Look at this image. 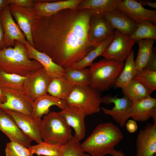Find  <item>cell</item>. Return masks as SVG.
<instances>
[{
	"label": "cell",
	"mask_w": 156,
	"mask_h": 156,
	"mask_svg": "<svg viewBox=\"0 0 156 156\" xmlns=\"http://www.w3.org/2000/svg\"><path fill=\"white\" fill-rule=\"evenodd\" d=\"M0 130L10 141L20 144L28 148L32 141L19 128L10 115L0 109Z\"/></svg>",
	"instance_id": "obj_14"
},
{
	"label": "cell",
	"mask_w": 156,
	"mask_h": 156,
	"mask_svg": "<svg viewBox=\"0 0 156 156\" xmlns=\"http://www.w3.org/2000/svg\"><path fill=\"white\" fill-rule=\"evenodd\" d=\"M25 44L29 58L35 60L41 64L46 74L51 78L64 76L65 69L54 62L46 54L36 50L27 40Z\"/></svg>",
	"instance_id": "obj_20"
},
{
	"label": "cell",
	"mask_w": 156,
	"mask_h": 156,
	"mask_svg": "<svg viewBox=\"0 0 156 156\" xmlns=\"http://www.w3.org/2000/svg\"><path fill=\"white\" fill-rule=\"evenodd\" d=\"M26 77L8 73L0 69V87L24 89Z\"/></svg>",
	"instance_id": "obj_34"
},
{
	"label": "cell",
	"mask_w": 156,
	"mask_h": 156,
	"mask_svg": "<svg viewBox=\"0 0 156 156\" xmlns=\"http://www.w3.org/2000/svg\"><path fill=\"white\" fill-rule=\"evenodd\" d=\"M51 79L42 68L31 72L26 77L24 89L34 101L38 97L47 93V89Z\"/></svg>",
	"instance_id": "obj_11"
},
{
	"label": "cell",
	"mask_w": 156,
	"mask_h": 156,
	"mask_svg": "<svg viewBox=\"0 0 156 156\" xmlns=\"http://www.w3.org/2000/svg\"><path fill=\"white\" fill-rule=\"evenodd\" d=\"M155 40L147 39L136 41L138 46L137 55L135 61L137 70L144 68L146 66L153 52Z\"/></svg>",
	"instance_id": "obj_28"
},
{
	"label": "cell",
	"mask_w": 156,
	"mask_h": 156,
	"mask_svg": "<svg viewBox=\"0 0 156 156\" xmlns=\"http://www.w3.org/2000/svg\"><path fill=\"white\" fill-rule=\"evenodd\" d=\"M114 37L102 55L105 59L122 62L132 50L135 41L129 36L117 30L114 31Z\"/></svg>",
	"instance_id": "obj_8"
},
{
	"label": "cell",
	"mask_w": 156,
	"mask_h": 156,
	"mask_svg": "<svg viewBox=\"0 0 156 156\" xmlns=\"http://www.w3.org/2000/svg\"><path fill=\"white\" fill-rule=\"evenodd\" d=\"M125 126L127 130L130 133L135 132L138 129L137 123L136 121L133 120H128L125 123Z\"/></svg>",
	"instance_id": "obj_39"
},
{
	"label": "cell",
	"mask_w": 156,
	"mask_h": 156,
	"mask_svg": "<svg viewBox=\"0 0 156 156\" xmlns=\"http://www.w3.org/2000/svg\"><path fill=\"white\" fill-rule=\"evenodd\" d=\"M5 48L4 34L0 17V51Z\"/></svg>",
	"instance_id": "obj_40"
},
{
	"label": "cell",
	"mask_w": 156,
	"mask_h": 156,
	"mask_svg": "<svg viewBox=\"0 0 156 156\" xmlns=\"http://www.w3.org/2000/svg\"><path fill=\"white\" fill-rule=\"evenodd\" d=\"M5 153L6 156H33L34 154L29 148L12 141L7 144Z\"/></svg>",
	"instance_id": "obj_35"
},
{
	"label": "cell",
	"mask_w": 156,
	"mask_h": 156,
	"mask_svg": "<svg viewBox=\"0 0 156 156\" xmlns=\"http://www.w3.org/2000/svg\"><path fill=\"white\" fill-rule=\"evenodd\" d=\"M119 0H82L76 9L104 13L116 9Z\"/></svg>",
	"instance_id": "obj_26"
},
{
	"label": "cell",
	"mask_w": 156,
	"mask_h": 156,
	"mask_svg": "<svg viewBox=\"0 0 156 156\" xmlns=\"http://www.w3.org/2000/svg\"><path fill=\"white\" fill-rule=\"evenodd\" d=\"M124 65V62L105 58L93 63L89 68L91 75L90 86L99 92L109 90L115 85Z\"/></svg>",
	"instance_id": "obj_5"
},
{
	"label": "cell",
	"mask_w": 156,
	"mask_h": 156,
	"mask_svg": "<svg viewBox=\"0 0 156 156\" xmlns=\"http://www.w3.org/2000/svg\"><path fill=\"white\" fill-rule=\"evenodd\" d=\"M106 21L114 29L127 36L132 34L137 24L123 13L116 9L103 14Z\"/></svg>",
	"instance_id": "obj_21"
},
{
	"label": "cell",
	"mask_w": 156,
	"mask_h": 156,
	"mask_svg": "<svg viewBox=\"0 0 156 156\" xmlns=\"http://www.w3.org/2000/svg\"><path fill=\"white\" fill-rule=\"evenodd\" d=\"M123 134L117 126L111 122L98 125L81 144V148L91 156H104L123 139Z\"/></svg>",
	"instance_id": "obj_2"
},
{
	"label": "cell",
	"mask_w": 156,
	"mask_h": 156,
	"mask_svg": "<svg viewBox=\"0 0 156 156\" xmlns=\"http://www.w3.org/2000/svg\"><path fill=\"white\" fill-rule=\"evenodd\" d=\"M67 124L74 130V137L80 141L85 137L86 126L84 119L86 117L81 108L68 105L59 112Z\"/></svg>",
	"instance_id": "obj_18"
},
{
	"label": "cell",
	"mask_w": 156,
	"mask_h": 156,
	"mask_svg": "<svg viewBox=\"0 0 156 156\" xmlns=\"http://www.w3.org/2000/svg\"><path fill=\"white\" fill-rule=\"evenodd\" d=\"M143 69L149 71H156V54L154 48L150 58Z\"/></svg>",
	"instance_id": "obj_38"
},
{
	"label": "cell",
	"mask_w": 156,
	"mask_h": 156,
	"mask_svg": "<svg viewBox=\"0 0 156 156\" xmlns=\"http://www.w3.org/2000/svg\"><path fill=\"white\" fill-rule=\"evenodd\" d=\"M9 4L8 0H0V16L5 8Z\"/></svg>",
	"instance_id": "obj_43"
},
{
	"label": "cell",
	"mask_w": 156,
	"mask_h": 156,
	"mask_svg": "<svg viewBox=\"0 0 156 156\" xmlns=\"http://www.w3.org/2000/svg\"><path fill=\"white\" fill-rule=\"evenodd\" d=\"M139 2L143 6L147 5L156 9V3L151 0H140Z\"/></svg>",
	"instance_id": "obj_41"
},
{
	"label": "cell",
	"mask_w": 156,
	"mask_h": 156,
	"mask_svg": "<svg viewBox=\"0 0 156 156\" xmlns=\"http://www.w3.org/2000/svg\"><path fill=\"white\" fill-rule=\"evenodd\" d=\"M116 9L126 14L137 24L145 21L156 24V10L146 9L137 1L119 0Z\"/></svg>",
	"instance_id": "obj_10"
},
{
	"label": "cell",
	"mask_w": 156,
	"mask_h": 156,
	"mask_svg": "<svg viewBox=\"0 0 156 156\" xmlns=\"http://www.w3.org/2000/svg\"><path fill=\"white\" fill-rule=\"evenodd\" d=\"M82 156H91L90 155L88 154H87L85 153H84Z\"/></svg>",
	"instance_id": "obj_46"
},
{
	"label": "cell",
	"mask_w": 156,
	"mask_h": 156,
	"mask_svg": "<svg viewBox=\"0 0 156 156\" xmlns=\"http://www.w3.org/2000/svg\"><path fill=\"white\" fill-rule=\"evenodd\" d=\"M92 12L67 9L36 18L32 27L34 48L64 69L82 59L96 46L90 38Z\"/></svg>",
	"instance_id": "obj_1"
},
{
	"label": "cell",
	"mask_w": 156,
	"mask_h": 156,
	"mask_svg": "<svg viewBox=\"0 0 156 156\" xmlns=\"http://www.w3.org/2000/svg\"><path fill=\"white\" fill-rule=\"evenodd\" d=\"M36 156H43V155H37Z\"/></svg>",
	"instance_id": "obj_48"
},
{
	"label": "cell",
	"mask_w": 156,
	"mask_h": 156,
	"mask_svg": "<svg viewBox=\"0 0 156 156\" xmlns=\"http://www.w3.org/2000/svg\"><path fill=\"white\" fill-rule=\"evenodd\" d=\"M43 141L63 145L74 138L70 127L59 112L51 111L41 119L40 128Z\"/></svg>",
	"instance_id": "obj_4"
},
{
	"label": "cell",
	"mask_w": 156,
	"mask_h": 156,
	"mask_svg": "<svg viewBox=\"0 0 156 156\" xmlns=\"http://www.w3.org/2000/svg\"><path fill=\"white\" fill-rule=\"evenodd\" d=\"M0 17L4 32L5 48L14 46L17 40L25 44L27 41L25 35L13 19L9 5L5 8Z\"/></svg>",
	"instance_id": "obj_12"
},
{
	"label": "cell",
	"mask_w": 156,
	"mask_h": 156,
	"mask_svg": "<svg viewBox=\"0 0 156 156\" xmlns=\"http://www.w3.org/2000/svg\"><path fill=\"white\" fill-rule=\"evenodd\" d=\"M102 103L106 104L113 103L114 106L111 109L100 107L103 113L111 116L122 127L127 120L131 117V108L132 103L126 96L122 98L117 96L107 95L101 97Z\"/></svg>",
	"instance_id": "obj_9"
},
{
	"label": "cell",
	"mask_w": 156,
	"mask_h": 156,
	"mask_svg": "<svg viewBox=\"0 0 156 156\" xmlns=\"http://www.w3.org/2000/svg\"><path fill=\"white\" fill-rule=\"evenodd\" d=\"M152 156H156V153L155 154H154Z\"/></svg>",
	"instance_id": "obj_47"
},
{
	"label": "cell",
	"mask_w": 156,
	"mask_h": 156,
	"mask_svg": "<svg viewBox=\"0 0 156 156\" xmlns=\"http://www.w3.org/2000/svg\"><path fill=\"white\" fill-rule=\"evenodd\" d=\"M135 42L137 40L147 39H156V26L151 22L145 21L137 24L133 32L129 36Z\"/></svg>",
	"instance_id": "obj_32"
},
{
	"label": "cell",
	"mask_w": 156,
	"mask_h": 156,
	"mask_svg": "<svg viewBox=\"0 0 156 156\" xmlns=\"http://www.w3.org/2000/svg\"><path fill=\"white\" fill-rule=\"evenodd\" d=\"M64 76L74 86L84 87L90 84L91 75L89 68H68L65 69Z\"/></svg>",
	"instance_id": "obj_27"
},
{
	"label": "cell",
	"mask_w": 156,
	"mask_h": 156,
	"mask_svg": "<svg viewBox=\"0 0 156 156\" xmlns=\"http://www.w3.org/2000/svg\"><path fill=\"white\" fill-rule=\"evenodd\" d=\"M89 26L90 38L95 46L113 33L114 31L105 20L103 14L100 13L92 12Z\"/></svg>",
	"instance_id": "obj_17"
},
{
	"label": "cell",
	"mask_w": 156,
	"mask_h": 156,
	"mask_svg": "<svg viewBox=\"0 0 156 156\" xmlns=\"http://www.w3.org/2000/svg\"><path fill=\"white\" fill-rule=\"evenodd\" d=\"M114 32L90 51L82 59L71 65L69 68L81 69L90 66L97 57L102 56L107 47L112 40Z\"/></svg>",
	"instance_id": "obj_25"
},
{
	"label": "cell",
	"mask_w": 156,
	"mask_h": 156,
	"mask_svg": "<svg viewBox=\"0 0 156 156\" xmlns=\"http://www.w3.org/2000/svg\"><path fill=\"white\" fill-rule=\"evenodd\" d=\"M11 14L15 19L17 24L22 31L26 39L34 47L32 27L35 16L31 8L20 7L14 4H9Z\"/></svg>",
	"instance_id": "obj_16"
},
{
	"label": "cell",
	"mask_w": 156,
	"mask_h": 156,
	"mask_svg": "<svg viewBox=\"0 0 156 156\" xmlns=\"http://www.w3.org/2000/svg\"><path fill=\"white\" fill-rule=\"evenodd\" d=\"M151 117H152L154 120L153 125L156 126V107H154L152 110Z\"/></svg>",
	"instance_id": "obj_45"
},
{
	"label": "cell",
	"mask_w": 156,
	"mask_h": 156,
	"mask_svg": "<svg viewBox=\"0 0 156 156\" xmlns=\"http://www.w3.org/2000/svg\"><path fill=\"white\" fill-rule=\"evenodd\" d=\"M82 0H56L35 3L32 10L36 18L51 16L62 10L76 9Z\"/></svg>",
	"instance_id": "obj_19"
},
{
	"label": "cell",
	"mask_w": 156,
	"mask_h": 156,
	"mask_svg": "<svg viewBox=\"0 0 156 156\" xmlns=\"http://www.w3.org/2000/svg\"><path fill=\"white\" fill-rule=\"evenodd\" d=\"M0 87L6 99L5 102L0 104V109L16 111L31 116L34 101L24 89Z\"/></svg>",
	"instance_id": "obj_7"
},
{
	"label": "cell",
	"mask_w": 156,
	"mask_h": 156,
	"mask_svg": "<svg viewBox=\"0 0 156 156\" xmlns=\"http://www.w3.org/2000/svg\"><path fill=\"white\" fill-rule=\"evenodd\" d=\"M56 105L61 110L67 106L66 102L47 93L36 98L34 101L31 116L35 118L41 119L50 112V107Z\"/></svg>",
	"instance_id": "obj_22"
},
{
	"label": "cell",
	"mask_w": 156,
	"mask_h": 156,
	"mask_svg": "<svg viewBox=\"0 0 156 156\" xmlns=\"http://www.w3.org/2000/svg\"><path fill=\"white\" fill-rule=\"evenodd\" d=\"M12 118L19 128L31 140L39 143L43 141L40 128L41 119L11 110H5Z\"/></svg>",
	"instance_id": "obj_13"
},
{
	"label": "cell",
	"mask_w": 156,
	"mask_h": 156,
	"mask_svg": "<svg viewBox=\"0 0 156 156\" xmlns=\"http://www.w3.org/2000/svg\"><path fill=\"white\" fill-rule=\"evenodd\" d=\"M136 144L135 156H152L156 153V126L148 123L140 129Z\"/></svg>",
	"instance_id": "obj_15"
},
{
	"label": "cell",
	"mask_w": 156,
	"mask_h": 156,
	"mask_svg": "<svg viewBox=\"0 0 156 156\" xmlns=\"http://www.w3.org/2000/svg\"><path fill=\"white\" fill-rule=\"evenodd\" d=\"M74 86L64 76L52 79L47 92L49 95L66 101Z\"/></svg>",
	"instance_id": "obj_24"
},
{
	"label": "cell",
	"mask_w": 156,
	"mask_h": 156,
	"mask_svg": "<svg viewBox=\"0 0 156 156\" xmlns=\"http://www.w3.org/2000/svg\"><path fill=\"white\" fill-rule=\"evenodd\" d=\"M121 89L124 95L127 96L132 103L141 100L151 96L145 87L134 79Z\"/></svg>",
	"instance_id": "obj_30"
},
{
	"label": "cell",
	"mask_w": 156,
	"mask_h": 156,
	"mask_svg": "<svg viewBox=\"0 0 156 156\" xmlns=\"http://www.w3.org/2000/svg\"><path fill=\"white\" fill-rule=\"evenodd\" d=\"M133 79L141 83L151 94L156 90V71L137 70Z\"/></svg>",
	"instance_id": "obj_33"
},
{
	"label": "cell",
	"mask_w": 156,
	"mask_h": 156,
	"mask_svg": "<svg viewBox=\"0 0 156 156\" xmlns=\"http://www.w3.org/2000/svg\"><path fill=\"white\" fill-rule=\"evenodd\" d=\"M79 142L74 137L63 144L62 156H82L84 152Z\"/></svg>",
	"instance_id": "obj_36"
},
{
	"label": "cell",
	"mask_w": 156,
	"mask_h": 156,
	"mask_svg": "<svg viewBox=\"0 0 156 156\" xmlns=\"http://www.w3.org/2000/svg\"><path fill=\"white\" fill-rule=\"evenodd\" d=\"M42 68L38 62L29 58L25 44L19 41L0 51V69L6 73L26 77Z\"/></svg>",
	"instance_id": "obj_3"
},
{
	"label": "cell",
	"mask_w": 156,
	"mask_h": 156,
	"mask_svg": "<svg viewBox=\"0 0 156 156\" xmlns=\"http://www.w3.org/2000/svg\"><path fill=\"white\" fill-rule=\"evenodd\" d=\"M33 154L38 155L62 156V145L52 144L44 141L28 148Z\"/></svg>",
	"instance_id": "obj_31"
},
{
	"label": "cell",
	"mask_w": 156,
	"mask_h": 156,
	"mask_svg": "<svg viewBox=\"0 0 156 156\" xmlns=\"http://www.w3.org/2000/svg\"><path fill=\"white\" fill-rule=\"evenodd\" d=\"M6 97L3 93L0 87V104L5 102L6 101Z\"/></svg>",
	"instance_id": "obj_44"
},
{
	"label": "cell",
	"mask_w": 156,
	"mask_h": 156,
	"mask_svg": "<svg viewBox=\"0 0 156 156\" xmlns=\"http://www.w3.org/2000/svg\"><path fill=\"white\" fill-rule=\"evenodd\" d=\"M101 97L99 92L90 86H74L66 102L68 105L82 109L86 116L100 111Z\"/></svg>",
	"instance_id": "obj_6"
},
{
	"label": "cell",
	"mask_w": 156,
	"mask_h": 156,
	"mask_svg": "<svg viewBox=\"0 0 156 156\" xmlns=\"http://www.w3.org/2000/svg\"><path fill=\"white\" fill-rule=\"evenodd\" d=\"M155 107L156 99L151 96L132 103L131 108V117L135 121H146L151 117L153 109Z\"/></svg>",
	"instance_id": "obj_23"
},
{
	"label": "cell",
	"mask_w": 156,
	"mask_h": 156,
	"mask_svg": "<svg viewBox=\"0 0 156 156\" xmlns=\"http://www.w3.org/2000/svg\"><path fill=\"white\" fill-rule=\"evenodd\" d=\"M134 53L131 50L125 60L124 67L118 78L115 85L121 89L128 85L134 78L137 70Z\"/></svg>",
	"instance_id": "obj_29"
},
{
	"label": "cell",
	"mask_w": 156,
	"mask_h": 156,
	"mask_svg": "<svg viewBox=\"0 0 156 156\" xmlns=\"http://www.w3.org/2000/svg\"><path fill=\"white\" fill-rule=\"evenodd\" d=\"M9 4H14L20 7L33 8L35 2L34 0H8Z\"/></svg>",
	"instance_id": "obj_37"
},
{
	"label": "cell",
	"mask_w": 156,
	"mask_h": 156,
	"mask_svg": "<svg viewBox=\"0 0 156 156\" xmlns=\"http://www.w3.org/2000/svg\"><path fill=\"white\" fill-rule=\"evenodd\" d=\"M109 154L112 156H125V154L121 151H117L113 149L110 152Z\"/></svg>",
	"instance_id": "obj_42"
}]
</instances>
